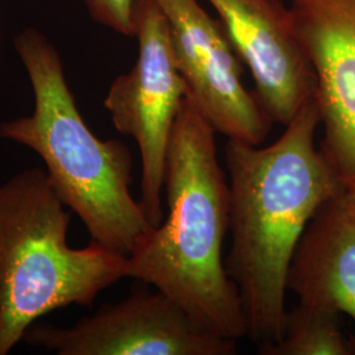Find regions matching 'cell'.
Wrapping results in <instances>:
<instances>
[{
	"mask_svg": "<svg viewBox=\"0 0 355 355\" xmlns=\"http://www.w3.org/2000/svg\"><path fill=\"white\" fill-rule=\"evenodd\" d=\"M253 76L255 95L274 123L287 125L316 99L312 64L280 0H208Z\"/></svg>",
	"mask_w": 355,
	"mask_h": 355,
	"instance_id": "9",
	"label": "cell"
},
{
	"mask_svg": "<svg viewBox=\"0 0 355 355\" xmlns=\"http://www.w3.org/2000/svg\"><path fill=\"white\" fill-rule=\"evenodd\" d=\"M139 57L112 82L104 99L114 128L137 142L141 155V208L153 227L162 223L166 157L189 86L178 67L170 26L155 0L136 10Z\"/></svg>",
	"mask_w": 355,
	"mask_h": 355,
	"instance_id": "5",
	"label": "cell"
},
{
	"mask_svg": "<svg viewBox=\"0 0 355 355\" xmlns=\"http://www.w3.org/2000/svg\"><path fill=\"white\" fill-rule=\"evenodd\" d=\"M35 111L0 124V139L37 153L53 189L79 216L91 242L129 255L154 227L130 192L133 157L117 140L98 139L79 114L57 49L36 28L13 38Z\"/></svg>",
	"mask_w": 355,
	"mask_h": 355,
	"instance_id": "3",
	"label": "cell"
},
{
	"mask_svg": "<svg viewBox=\"0 0 355 355\" xmlns=\"http://www.w3.org/2000/svg\"><path fill=\"white\" fill-rule=\"evenodd\" d=\"M0 60H1V31H0Z\"/></svg>",
	"mask_w": 355,
	"mask_h": 355,
	"instance_id": "13",
	"label": "cell"
},
{
	"mask_svg": "<svg viewBox=\"0 0 355 355\" xmlns=\"http://www.w3.org/2000/svg\"><path fill=\"white\" fill-rule=\"evenodd\" d=\"M343 313L300 302L287 311L279 341L262 355H355V338L343 328Z\"/></svg>",
	"mask_w": 355,
	"mask_h": 355,
	"instance_id": "11",
	"label": "cell"
},
{
	"mask_svg": "<svg viewBox=\"0 0 355 355\" xmlns=\"http://www.w3.org/2000/svg\"><path fill=\"white\" fill-rule=\"evenodd\" d=\"M284 127L265 148L236 140L225 146L232 234L225 268L259 353L282 337L288 271L305 229L346 189L316 146V99Z\"/></svg>",
	"mask_w": 355,
	"mask_h": 355,
	"instance_id": "1",
	"label": "cell"
},
{
	"mask_svg": "<svg viewBox=\"0 0 355 355\" xmlns=\"http://www.w3.org/2000/svg\"><path fill=\"white\" fill-rule=\"evenodd\" d=\"M165 13L178 67L191 98L205 119L228 140L261 145L272 120L255 92L242 83V61L220 20L199 0H155Z\"/></svg>",
	"mask_w": 355,
	"mask_h": 355,
	"instance_id": "7",
	"label": "cell"
},
{
	"mask_svg": "<svg viewBox=\"0 0 355 355\" xmlns=\"http://www.w3.org/2000/svg\"><path fill=\"white\" fill-rule=\"evenodd\" d=\"M23 341L60 355H233L237 343L198 329L164 292L137 291L73 327L32 324Z\"/></svg>",
	"mask_w": 355,
	"mask_h": 355,
	"instance_id": "6",
	"label": "cell"
},
{
	"mask_svg": "<svg viewBox=\"0 0 355 355\" xmlns=\"http://www.w3.org/2000/svg\"><path fill=\"white\" fill-rule=\"evenodd\" d=\"M64 207L42 168L0 183V355L38 318L69 305L89 306L127 278V255L95 242L70 248Z\"/></svg>",
	"mask_w": 355,
	"mask_h": 355,
	"instance_id": "4",
	"label": "cell"
},
{
	"mask_svg": "<svg viewBox=\"0 0 355 355\" xmlns=\"http://www.w3.org/2000/svg\"><path fill=\"white\" fill-rule=\"evenodd\" d=\"M215 133L189 94L166 157L167 218L128 255L127 277L175 300L205 334L237 343L248 336V321L223 262L229 182L218 164Z\"/></svg>",
	"mask_w": 355,
	"mask_h": 355,
	"instance_id": "2",
	"label": "cell"
},
{
	"mask_svg": "<svg viewBox=\"0 0 355 355\" xmlns=\"http://www.w3.org/2000/svg\"><path fill=\"white\" fill-rule=\"evenodd\" d=\"M290 10L318 82L320 149L355 187V0H291Z\"/></svg>",
	"mask_w": 355,
	"mask_h": 355,
	"instance_id": "8",
	"label": "cell"
},
{
	"mask_svg": "<svg viewBox=\"0 0 355 355\" xmlns=\"http://www.w3.org/2000/svg\"><path fill=\"white\" fill-rule=\"evenodd\" d=\"M287 288L355 321V187L324 204L292 258Z\"/></svg>",
	"mask_w": 355,
	"mask_h": 355,
	"instance_id": "10",
	"label": "cell"
},
{
	"mask_svg": "<svg viewBox=\"0 0 355 355\" xmlns=\"http://www.w3.org/2000/svg\"><path fill=\"white\" fill-rule=\"evenodd\" d=\"M91 17L116 33L135 37L136 10L140 0H83Z\"/></svg>",
	"mask_w": 355,
	"mask_h": 355,
	"instance_id": "12",
	"label": "cell"
}]
</instances>
